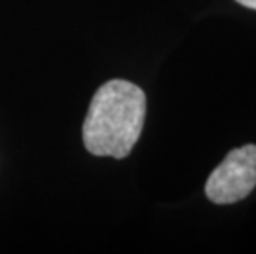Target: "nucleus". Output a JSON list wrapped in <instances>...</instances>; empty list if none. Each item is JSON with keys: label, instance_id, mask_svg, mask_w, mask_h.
Instances as JSON below:
<instances>
[{"label": "nucleus", "instance_id": "nucleus-1", "mask_svg": "<svg viewBox=\"0 0 256 254\" xmlns=\"http://www.w3.org/2000/svg\"><path fill=\"white\" fill-rule=\"evenodd\" d=\"M146 94L126 79H111L96 91L83 126V142L96 157L124 159L140 137Z\"/></svg>", "mask_w": 256, "mask_h": 254}, {"label": "nucleus", "instance_id": "nucleus-2", "mask_svg": "<svg viewBox=\"0 0 256 254\" xmlns=\"http://www.w3.org/2000/svg\"><path fill=\"white\" fill-rule=\"evenodd\" d=\"M256 187V145L232 150L206 180L205 193L216 205H230L246 198Z\"/></svg>", "mask_w": 256, "mask_h": 254}, {"label": "nucleus", "instance_id": "nucleus-3", "mask_svg": "<svg viewBox=\"0 0 256 254\" xmlns=\"http://www.w3.org/2000/svg\"><path fill=\"white\" fill-rule=\"evenodd\" d=\"M236 2L242 3L243 7H248V8L256 10V0H236Z\"/></svg>", "mask_w": 256, "mask_h": 254}]
</instances>
